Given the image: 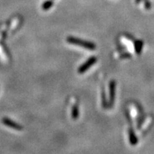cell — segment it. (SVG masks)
I'll list each match as a JSON object with an SVG mask.
<instances>
[{
  "instance_id": "cell-8",
  "label": "cell",
  "mask_w": 154,
  "mask_h": 154,
  "mask_svg": "<svg viewBox=\"0 0 154 154\" xmlns=\"http://www.w3.org/2000/svg\"><path fill=\"white\" fill-rule=\"evenodd\" d=\"M72 118L74 119H77L79 116V109L77 105H74L72 108Z\"/></svg>"
},
{
  "instance_id": "cell-6",
  "label": "cell",
  "mask_w": 154,
  "mask_h": 154,
  "mask_svg": "<svg viewBox=\"0 0 154 154\" xmlns=\"http://www.w3.org/2000/svg\"><path fill=\"white\" fill-rule=\"evenodd\" d=\"M143 42L142 41H135V51L136 53L138 54H140L141 52L142 49H143Z\"/></svg>"
},
{
  "instance_id": "cell-5",
  "label": "cell",
  "mask_w": 154,
  "mask_h": 154,
  "mask_svg": "<svg viewBox=\"0 0 154 154\" xmlns=\"http://www.w3.org/2000/svg\"><path fill=\"white\" fill-rule=\"evenodd\" d=\"M129 140H130V143L131 145H135L136 144L138 143V138L136 136L135 133H134L133 130L132 128L129 129Z\"/></svg>"
},
{
  "instance_id": "cell-7",
  "label": "cell",
  "mask_w": 154,
  "mask_h": 154,
  "mask_svg": "<svg viewBox=\"0 0 154 154\" xmlns=\"http://www.w3.org/2000/svg\"><path fill=\"white\" fill-rule=\"evenodd\" d=\"M54 4V2H53L52 0H47V1H44L42 4V9L43 10H48L49 9L51 6H53Z\"/></svg>"
},
{
  "instance_id": "cell-9",
  "label": "cell",
  "mask_w": 154,
  "mask_h": 154,
  "mask_svg": "<svg viewBox=\"0 0 154 154\" xmlns=\"http://www.w3.org/2000/svg\"><path fill=\"white\" fill-rule=\"evenodd\" d=\"M145 8H146L147 9H150V2H149V1H148V0H147V1H145Z\"/></svg>"
},
{
  "instance_id": "cell-4",
  "label": "cell",
  "mask_w": 154,
  "mask_h": 154,
  "mask_svg": "<svg viewBox=\"0 0 154 154\" xmlns=\"http://www.w3.org/2000/svg\"><path fill=\"white\" fill-rule=\"evenodd\" d=\"M2 123L4 124V125L10 127L11 128L16 129V130H21L22 129V127L19 124L15 123V122L12 121H11L10 119H7V118H4L2 119Z\"/></svg>"
},
{
  "instance_id": "cell-3",
  "label": "cell",
  "mask_w": 154,
  "mask_h": 154,
  "mask_svg": "<svg viewBox=\"0 0 154 154\" xmlns=\"http://www.w3.org/2000/svg\"><path fill=\"white\" fill-rule=\"evenodd\" d=\"M109 99H110L111 106L113 105L114 101H115V94H116V82L115 81H111L109 84Z\"/></svg>"
},
{
  "instance_id": "cell-2",
  "label": "cell",
  "mask_w": 154,
  "mask_h": 154,
  "mask_svg": "<svg viewBox=\"0 0 154 154\" xmlns=\"http://www.w3.org/2000/svg\"><path fill=\"white\" fill-rule=\"evenodd\" d=\"M97 61V59L95 57H90L87 62L84 63V64H82V65L79 68L78 72H79V73H80V74H82V73L87 72L89 68L95 64Z\"/></svg>"
},
{
  "instance_id": "cell-10",
  "label": "cell",
  "mask_w": 154,
  "mask_h": 154,
  "mask_svg": "<svg viewBox=\"0 0 154 154\" xmlns=\"http://www.w3.org/2000/svg\"><path fill=\"white\" fill-rule=\"evenodd\" d=\"M141 0H136V3H139Z\"/></svg>"
},
{
  "instance_id": "cell-1",
  "label": "cell",
  "mask_w": 154,
  "mask_h": 154,
  "mask_svg": "<svg viewBox=\"0 0 154 154\" xmlns=\"http://www.w3.org/2000/svg\"><path fill=\"white\" fill-rule=\"evenodd\" d=\"M67 41L70 44H76L79 46H82V47L85 48V49H89V50H94L96 49L97 46L96 44L93 42H90V41H83L82 39H78V38L74 37V36H69L67 38Z\"/></svg>"
}]
</instances>
